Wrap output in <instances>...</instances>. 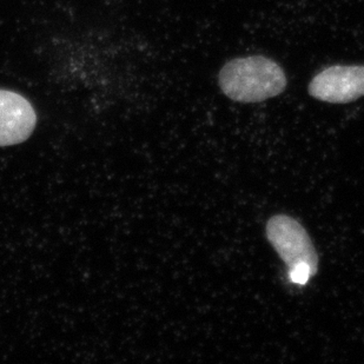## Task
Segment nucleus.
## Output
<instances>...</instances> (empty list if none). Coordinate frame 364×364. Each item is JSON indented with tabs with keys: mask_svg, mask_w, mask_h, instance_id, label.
Masks as SVG:
<instances>
[{
	"mask_svg": "<svg viewBox=\"0 0 364 364\" xmlns=\"http://www.w3.org/2000/svg\"><path fill=\"white\" fill-rule=\"evenodd\" d=\"M218 80L224 95L241 103H257L274 98L287 86L282 68L262 55L230 60L220 70Z\"/></svg>",
	"mask_w": 364,
	"mask_h": 364,
	"instance_id": "1",
	"label": "nucleus"
},
{
	"mask_svg": "<svg viewBox=\"0 0 364 364\" xmlns=\"http://www.w3.org/2000/svg\"><path fill=\"white\" fill-rule=\"evenodd\" d=\"M267 237L289 270L296 265H309L314 276L318 270V256L311 238L295 218L276 215L267 224Z\"/></svg>",
	"mask_w": 364,
	"mask_h": 364,
	"instance_id": "2",
	"label": "nucleus"
},
{
	"mask_svg": "<svg viewBox=\"0 0 364 364\" xmlns=\"http://www.w3.org/2000/svg\"><path fill=\"white\" fill-rule=\"evenodd\" d=\"M310 96L326 103H350L364 96V65H333L317 73Z\"/></svg>",
	"mask_w": 364,
	"mask_h": 364,
	"instance_id": "3",
	"label": "nucleus"
},
{
	"mask_svg": "<svg viewBox=\"0 0 364 364\" xmlns=\"http://www.w3.org/2000/svg\"><path fill=\"white\" fill-rule=\"evenodd\" d=\"M37 116L28 100L0 89V146L26 141L35 129Z\"/></svg>",
	"mask_w": 364,
	"mask_h": 364,
	"instance_id": "4",
	"label": "nucleus"
},
{
	"mask_svg": "<svg viewBox=\"0 0 364 364\" xmlns=\"http://www.w3.org/2000/svg\"><path fill=\"white\" fill-rule=\"evenodd\" d=\"M289 272H290V279L297 284H306L310 277L314 276L309 265L306 264L296 265L295 268L290 269Z\"/></svg>",
	"mask_w": 364,
	"mask_h": 364,
	"instance_id": "5",
	"label": "nucleus"
}]
</instances>
